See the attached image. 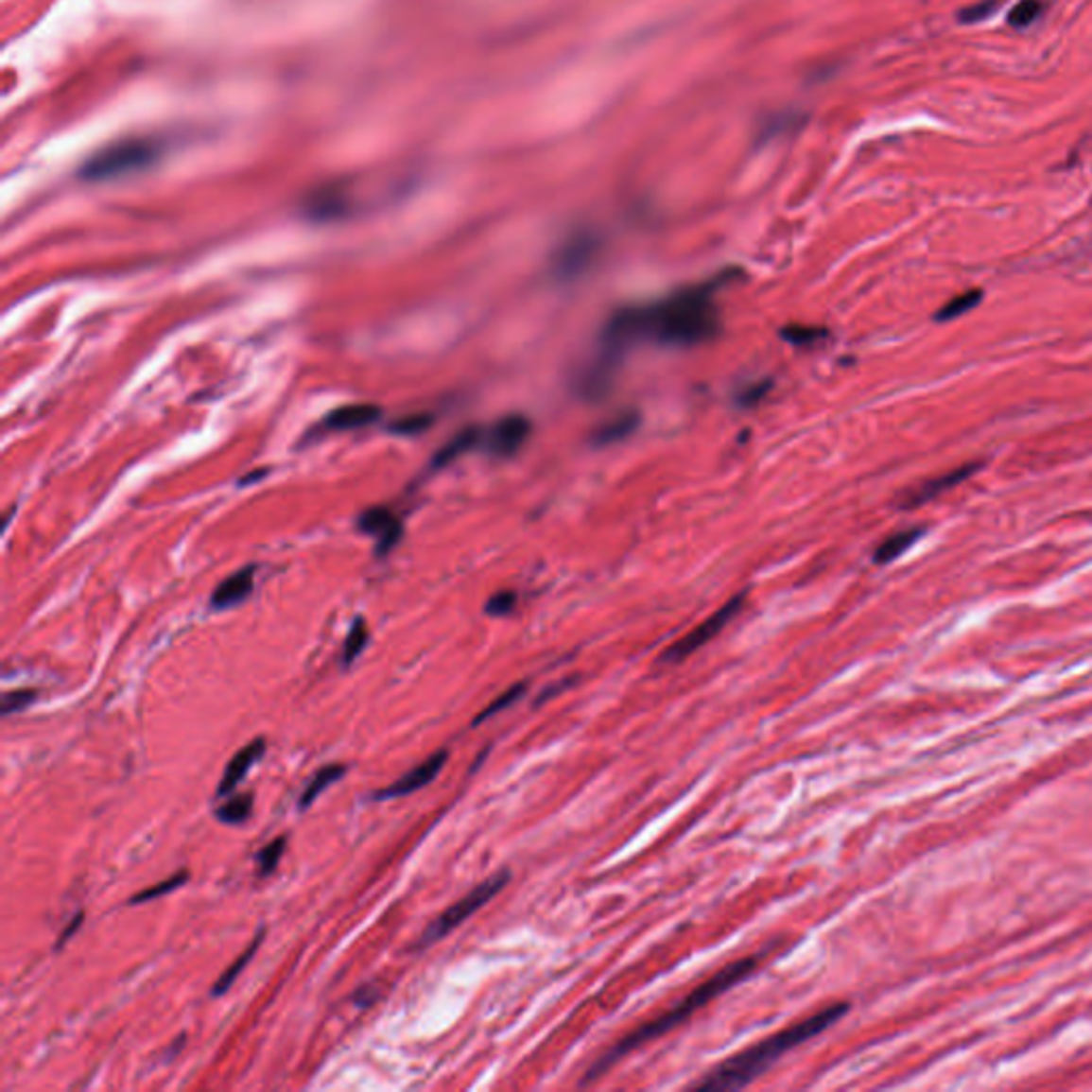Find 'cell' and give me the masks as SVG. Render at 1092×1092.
<instances>
[{
	"instance_id": "obj_5",
	"label": "cell",
	"mask_w": 1092,
	"mask_h": 1092,
	"mask_svg": "<svg viewBox=\"0 0 1092 1092\" xmlns=\"http://www.w3.org/2000/svg\"><path fill=\"white\" fill-rule=\"evenodd\" d=\"M156 149L147 141H127V144H118L105 152L96 154L93 161L83 166L81 175L88 180H110L118 178V175L137 171L154 161Z\"/></svg>"
},
{
	"instance_id": "obj_7",
	"label": "cell",
	"mask_w": 1092,
	"mask_h": 1092,
	"mask_svg": "<svg viewBox=\"0 0 1092 1092\" xmlns=\"http://www.w3.org/2000/svg\"><path fill=\"white\" fill-rule=\"evenodd\" d=\"M745 604V596H735L730 599V602H725L719 611H715L708 619H704L700 625H696L694 630L689 633H685L677 643L670 645L666 649L664 655L660 657L662 664H679L689 657L691 653H696L698 649H702L708 640H713L717 633H719L725 625H728L735 616L740 613V608Z\"/></svg>"
},
{
	"instance_id": "obj_25",
	"label": "cell",
	"mask_w": 1092,
	"mask_h": 1092,
	"mask_svg": "<svg viewBox=\"0 0 1092 1092\" xmlns=\"http://www.w3.org/2000/svg\"><path fill=\"white\" fill-rule=\"evenodd\" d=\"M525 691H528V683H516V685L508 687L504 694H499L494 702L485 708V711H480L477 715V719L472 721V725H480L482 721H487V719H491V717H495L497 713H502L504 708H511L516 700H521L525 696Z\"/></svg>"
},
{
	"instance_id": "obj_26",
	"label": "cell",
	"mask_w": 1092,
	"mask_h": 1092,
	"mask_svg": "<svg viewBox=\"0 0 1092 1092\" xmlns=\"http://www.w3.org/2000/svg\"><path fill=\"white\" fill-rule=\"evenodd\" d=\"M826 336H828L826 329L811 327V324H789V327L781 329V338L786 339L788 344L798 346V348L813 346Z\"/></svg>"
},
{
	"instance_id": "obj_19",
	"label": "cell",
	"mask_w": 1092,
	"mask_h": 1092,
	"mask_svg": "<svg viewBox=\"0 0 1092 1092\" xmlns=\"http://www.w3.org/2000/svg\"><path fill=\"white\" fill-rule=\"evenodd\" d=\"M252 808H254L252 791H244V794L233 796L227 803L216 806V820L229 823V826H237V823H244L248 817L252 815Z\"/></svg>"
},
{
	"instance_id": "obj_22",
	"label": "cell",
	"mask_w": 1092,
	"mask_h": 1092,
	"mask_svg": "<svg viewBox=\"0 0 1092 1092\" xmlns=\"http://www.w3.org/2000/svg\"><path fill=\"white\" fill-rule=\"evenodd\" d=\"M370 640V632H368V625H365L363 619H356L353 623V628H350L348 636L344 640V649H341V664L348 666L353 664L358 655L363 653L365 645H368Z\"/></svg>"
},
{
	"instance_id": "obj_6",
	"label": "cell",
	"mask_w": 1092,
	"mask_h": 1092,
	"mask_svg": "<svg viewBox=\"0 0 1092 1092\" xmlns=\"http://www.w3.org/2000/svg\"><path fill=\"white\" fill-rule=\"evenodd\" d=\"M599 252H602V237L596 231L582 229L572 233V235L557 248L553 256V273L557 280L570 282L574 278L582 276L589 271V267L598 261Z\"/></svg>"
},
{
	"instance_id": "obj_24",
	"label": "cell",
	"mask_w": 1092,
	"mask_h": 1092,
	"mask_svg": "<svg viewBox=\"0 0 1092 1092\" xmlns=\"http://www.w3.org/2000/svg\"><path fill=\"white\" fill-rule=\"evenodd\" d=\"M979 302H981V290H969V293L958 295L954 299H949V302L941 307V310L935 314V321H939V322L954 321V319H958V316H962L969 310H973L975 305H979Z\"/></svg>"
},
{
	"instance_id": "obj_2",
	"label": "cell",
	"mask_w": 1092,
	"mask_h": 1092,
	"mask_svg": "<svg viewBox=\"0 0 1092 1092\" xmlns=\"http://www.w3.org/2000/svg\"><path fill=\"white\" fill-rule=\"evenodd\" d=\"M847 1010H849L847 1003H835L823 1007L822 1012L813 1014L811 1018L791 1024V1027L779 1031L777 1035L764 1039L760 1044L747 1048L745 1052L728 1058V1061L715 1066L711 1073H706L704 1078L696 1082L691 1088L721 1092L747 1086V1083H752L755 1078H760L769 1066L777 1063L783 1054L789 1052V1049L803 1046L805 1041L813 1039L815 1035H820L822 1031L830 1029L839 1018H843Z\"/></svg>"
},
{
	"instance_id": "obj_32",
	"label": "cell",
	"mask_w": 1092,
	"mask_h": 1092,
	"mask_svg": "<svg viewBox=\"0 0 1092 1092\" xmlns=\"http://www.w3.org/2000/svg\"><path fill=\"white\" fill-rule=\"evenodd\" d=\"M769 390H771V382H769V380H766V382H755V385L747 387V389L743 390V393H740V395L737 397V402H738L740 406H755L757 402H762V399L766 397V393H769Z\"/></svg>"
},
{
	"instance_id": "obj_29",
	"label": "cell",
	"mask_w": 1092,
	"mask_h": 1092,
	"mask_svg": "<svg viewBox=\"0 0 1092 1092\" xmlns=\"http://www.w3.org/2000/svg\"><path fill=\"white\" fill-rule=\"evenodd\" d=\"M433 425V416L427 412H416V414H407L402 416L397 423L390 425V431H395L397 436H419L425 429H429Z\"/></svg>"
},
{
	"instance_id": "obj_18",
	"label": "cell",
	"mask_w": 1092,
	"mask_h": 1092,
	"mask_svg": "<svg viewBox=\"0 0 1092 1092\" xmlns=\"http://www.w3.org/2000/svg\"><path fill=\"white\" fill-rule=\"evenodd\" d=\"M263 939H265V927L258 928V932H256V935H254V939L250 941V945L244 949V952H241V954L235 958V962H233V964L229 966V969L224 971L218 979H216L214 988H212V997H222V995H227V992L231 990L233 983H235V979H237L239 975H241V971H244L246 966H248L250 962H252V958H254V954H256V949L261 947V944H263Z\"/></svg>"
},
{
	"instance_id": "obj_28",
	"label": "cell",
	"mask_w": 1092,
	"mask_h": 1092,
	"mask_svg": "<svg viewBox=\"0 0 1092 1092\" xmlns=\"http://www.w3.org/2000/svg\"><path fill=\"white\" fill-rule=\"evenodd\" d=\"M1041 11H1044V3H1041V0H1020V3L1012 9L1007 22H1010L1014 28H1027L1039 18Z\"/></svg>"
},
{
	"instance_id": "obj_17",
	"label": "cell",
	"mask_w": 1092,
	"mask_h": 1092,
	"mask_svg": "<svg viewBox=\"0 0 1092 1092\" xmlns=\"http://www.w3.org/2000/svg\"><path fill=\"white\" fill-rule=\"evenodd\" d=\"M346 774V764H324L314 772V777L305 783V788L299 796V808H310L314 800L319 798L324 789H329L333 783Z\"/></svg>"
},
{
	"instance_id": "obj_27",
	"label": "cell",
	"mask_w": 1092,
	"mask_h": 1092,
	"mask_svg": "<svg viewBox=\"0 0 1092 1092\" xmlns=\"http://www.w3.org/2000/svg\"><path fill=\"white\" fill-rule=\"evenodd\" d=\"M39 698V691L26 687V689H13V691H7L0 700V715L3 717H9L13 713H20L24 708H28L30 704H35Z\"/></svg>"
},
{
	"instance_id": "obj_14",
	"label": "cell",
	"mask_w": 1092,
	"mask_h": 1092,
	"mask_svg": "<svg viewBox=\"0 0 1092 1092\" xmlns=\"http://www.w3.org/2000/svg\"><path fill=\"white\" fill-rule=\"evenodd\" d=\"M254 589V570L244 568L235 574H231L227 581H222L212 594V608L216 611H227L244 602V599L252 594Z\"/></svg>"
},
{
	"instance_id": "obj_30",
	"label": "cell",
	"mask_w": 1092,
	"mask_h": 1092,
	"mask_svg": "<svg viewBox=\"0 0 1092 1092\" xmlns=\"http://www.w3.org/2000/svg\"><path fill=\"white\" fill-rule=\"evenodd\" d=\"M341 212H344V199L333 193H322L321 197H316L310 205V214L321 220L336 218Z\"/></svg>"
},
{
	"instance_id": "obj_21",
	"label": "cell",
	"mask_w": 1092,
	"mask_h": 1092,
	"mask_svg": "<svg viewBox=\"0 0 1092 1092\" xmlns=\"http://www.w3.org/2000/svg\"><path fill=\"white\" fill-rule=\"evenodd\" d=\"M188 879H190V871H188V869H182V871H178L175 875H171V877L158 881V883H154V886L141 890L139 894L130 896L129 903H130V905H144V903H149V900H156V898H161V896H165V894H171V892H175L178 888L184 886V883H186Z\"/></svg>"
},
{
	"instance_id": "obj_11",
	"label": "cell",
	"mask_w": 1092,
	"mask_h": 1092,
	"mask_svg": "<svg viewBox=\"0 0 1092 1092\" xmlns=\"http://www.w3.org/2000/svg\"><path fill=\"white\" fill-rule=\"evenodd\" d=\"M265 749H267V743H265V738H261V737L250 740L246 747H241L239 752L231 757V762L227 764V771H224V774H222V779L218 783V789H216V796L218 798L229 796L231 791L246 779V774L250 772V769H252V766L265 755Z\"/></svg>"
},
{
	"instance_id": "obj_16",
	"label": "cell",
	"mask_w": 1092,
	"mask_h": 1092,
	"mask_svg": "<svg viewBox=\"0 0 1092 1092\" xmlns=\"http://www.w3.org/2000/svg\"><path fill=\"white\" fill-rule=\"evenodd\" d=\"M480 436H482V431L478 427H468V429L459 431L455 438H450L446 444L438 450L436 457H433V461H431V468L442 470L453 461H457L461 455H465L468 450H472L474 446L478 444Z\"/></svg>"
},
{
	"instance_id": "obj_34",
	"label": "cell",
	"mask_w": 1092,
	"mask_h": 1092,
	"mask_svg": "<svg viewBox=\"0 0 1092 1092\" xmlns=\"http://www.w3.org/2000/svg\"><path fill=\"white\" fill-rule=\"evenodd\" d=\"M995 7H997V3H981V5L969 7V9H964L961 13V20L962 22H979L983 18H988V13L995 11Z\"/></svg>"
},
{
	"instance_id": "obj_35",
	"label": "cell",
	"mask_w": 1092,
	"mask_h": 1092,
	"mask_svg": "<svg viewBox=\"0 0 1092 1092\" xmlns=\"http://www.w3.org/2000/svg\"><path fill=\"white\" fill-rule=\"evenodd\" d=\"M81 924H83V911H78V913L73 915V920H71L69 924H66V928L61 932V935H58V941H56L54 949H62V947L66 945V941H69V939L75 935V932H78V930L81 928Z\"/></svg>"
},
{
	"instance_id": "obj_12",
	"label": "cell",
	"mask_w": 1092,
	"mask_h": 1092,
	"mask_svg": "<svg viewBox=\"0 0 1092 1092\" xmlns=\"http://www.w3.org/2000/svg\"><path fill=\"white\" fill-rule=\"evenodd\" d=\"M358 528L365 533H370V536L378 538L380 553L389 551V548L399 540V536H402V525H399L397 516L385 506H376L365 511L358 516Z\"/></svg>"
},
{
	"instance_id": "obj_3",
	"label": "cell",
	"mask_w": 1092,
	"mask_h": 1092,
	"mask_svg": "<svg viewBox=\"0 0 1092 1092\" xmlns=\"http://www.w3.org/2000/svg\"><path fill=\"white\" fill-rule=\"evenodd\" d=\"M757 964H760V958L752 956V958H743V961L732 962V964L725 966V969H721L719 973H715L711 979L700 983V986L691 990L685 998H681L670 1012L662 1014L660 1018H655L651 1022L640 1024L636 1031H632L630 1035H625L616 1041V1044L608 1049V1052H604L594 1065L589 1066L582 1083H589V1082L598 1080L599 1075H604L613 1065L623 1061V1056H628L630 1052L638 1049L640 1046H645V1044H649V1041H653L657 1037L666 1035V1032H670L672 1029H677L679 1024L691 1018V1015H694L700 1007L711 1003L713 998L723 995V992H728L732 986H737L738 981L747 979L749 975L755 971Z\"/></svg>"
},
{
	"instance_id": "obj_20",
	"label": "cell",
	"mask_w": 1092,
	"mask_h": 1092,
	"mask_svg": "<svg viewBox=\"0 0 1092 1092\" xmlns=\"http://www.w3.org/2000/svg\"><path fill=\"white\" fill-rule=\"evenodd\" d=\"M922 536V529L920 528H913V529H905V531H898L894 536H890L881 542L877 546V551H875V562L877 563H890L898 560L900 555H903L909 546H913V542Z\"/></svg>"
},
{
	"instance_id": "obj_13",
	"label": "cell",
	"mask_w": 1092,
	"mask_h": 1092,
	"mask_svg": "<svg viewBox=\"0 0 1092 1092\" xmlns=\"http://www.w3.org/2000/svg\"><path fill=\"white\" fill-rule=\"evenodd\" d=\"M382 416V410L373 404H348L324 416V429L329 431H353L373 425Z\"/></svg>"
},
{
	"instance_id": "obj_31",
	"label": "cell",
	"mask_w": 1092,
	"mask_h": 1092,
	"mask_svg": "<svg viewBox=\"0 0 1092 1092\" xmlns=\"http://www.w3.org/2000/svg\"><path fill=\"white\" fill-rule=\"evenodd\" d=\"M516 602H519V596H516L514 591L502 589V591H497V594H494V596H491V598L487 599L485 613L491 615V616H506V615H511V613L514 611Z\"/></svg>"
},
{
	"instance_id": "obj_33",
	"label": "cell",
	"mask_w": 1092,
	"mask_h": 1092,
	"mask_svg": "<svg viewBox=\"0 0 1092 1092\" xmlns=\"http://www.w3.org/2000/svg\"><path fill=\"white\" fill-rule=\"evenodd\" d=\"M376 998H378V988L373 986V983H365V986L356 988L355 997H353L355 1005L361 1007V1010H365V1007H370V1005L376 1003Z\"/></svg>"
},
{
	"instance_id": "obj_15",
	"label": "cell",
	"mask_w": 1092,
	"mask_h": 1092,
	"mask_svg": "<svg viewBox=\"0 0 1092 1092\" xmlns=\"http://www.w3.org/2000/svg\"><path fill=\"white\" fill-rule=\"evenodd\" d=\"M638 423H640V416L636 412H621L613 416L611 421H606L599 425V427L594 431V444L596 446H611L615 442H621L625 438H630L633 431L638 429Z\"/></svg>"
},
{
	"instance_id": "obj_4",
	"label": "cell",
	"mask_w": 1092,
	"mask_h": 1092,
	"mask_svg": "<svg viewBox=\"0 0 1092 1092\" xmlns=\"http://www.w3.org/2000/svg\"><path fill=\"white\" fill-rule=\"evenodd\" d=\"M508 881H511V873L499 871L495 875H491L489 879L478 883L477 888H472L468 894L450 905L444 913H440L438 918L423 930V935L416 941L414 949H423L438 944V941L444 939L448 932L459 928L465 920L472 918V915L477 913L478 909L485 907L491 898H495L499 892L508 886Z\"/></svg>"
},
{
	"instance_id": "obj_10",
	"label": "cell",
	"mask_w": 1092,
	"mask_h": 1092,
	"mask_svg": "<svg viewBox=\"0 0 1092 1092\" xmlns=\"http://www.w3.org/2000/svg\"><path fill=\"white\" fill-rule=\"evenodd\" d=\"M531 436V423L528 416L511 414L499 419L487 433V450L495 457H512Z\"/></svg>"
},
{
	"instance_id": "obj_1",
	"label": "cell",
	"mask_w": 1092,
	"mask_h": 1092,
	"mask_svg": "<svg viewBox=\"0 0 1092 1092\" xmlns=\"http://www.w3.org/2000/svg\"><path fill=\"white\" fill-rule=\"evenodd\" d=\"M732 278H740L738 269H725L702 285L681 288L677 293L649 305H628L608 319L599 338V353L594 358L602 368L616 372L621 356L632 344L651 339L664 346H698L713 339L721 329L715 307V290Z\"/></svg>"
},
{
	"instance_id": "obj_8",
	"label": "cell",
	"mask_w": 1092,
	"mask_h": 1092,
	"mask_svg": "<svg viewBox=\"0 0 1092 1092\" xmlns=\"http://www.w3.org/2000/svg\"><path fill=\"white\" fill-rule=\"evenodd\" d=\"M448 762V752L446 749H440L433 755H429L427 760H423L419 766H414L412 771H407L406 774H402L397 781L389 783L387 788H382L378 791H373L370 796L372 800H395V798H404V796H410L414 791L423 789L425 786H429V783L438 777L444 769V764Z\"/></svg>"
},
{
	"instance_id": "obj_9",
	"label": "cell",
	"mask_w": 1092,
	"mask_h": 1092,
	"mask_svg": "<svg viewBox=\"0 0 1092 1092\" xmlns=\"http://www.w3.org/2000/svg\"><path fill=\"white\" fill-rule=\"evenodd\" d=\"M979 468H981V463L973 461V463H964V465H961V468H956L947 474H941V477L924 480L922 485L909 489L907 494L900 497L898 506L905 508V511H911V508H920L924 504H928V502H932V499H937L939 495L947 494L949 489L961 485L962 480L973 477V474L978 472Z\"/></svg>"
},
{
	"instance_id": "obj_23",
	"label": "cell",
	"mask_w": 1092,
	"mask_h": 1092,
	"mask_svg": "<svg viewBox=\"0 0 1092 1092\" xmlns=\"http://www.w3.org/2000/svg\"><path fill=\"white\" fill-rule=\"evenodd\" d=\"M286 843H288L286 837H278V839H273L271 843H267L263 849H258L256 866H258V875H261V877H269L271 873H276L282 856H285Z\"/></svg>"
}]
</instances>
